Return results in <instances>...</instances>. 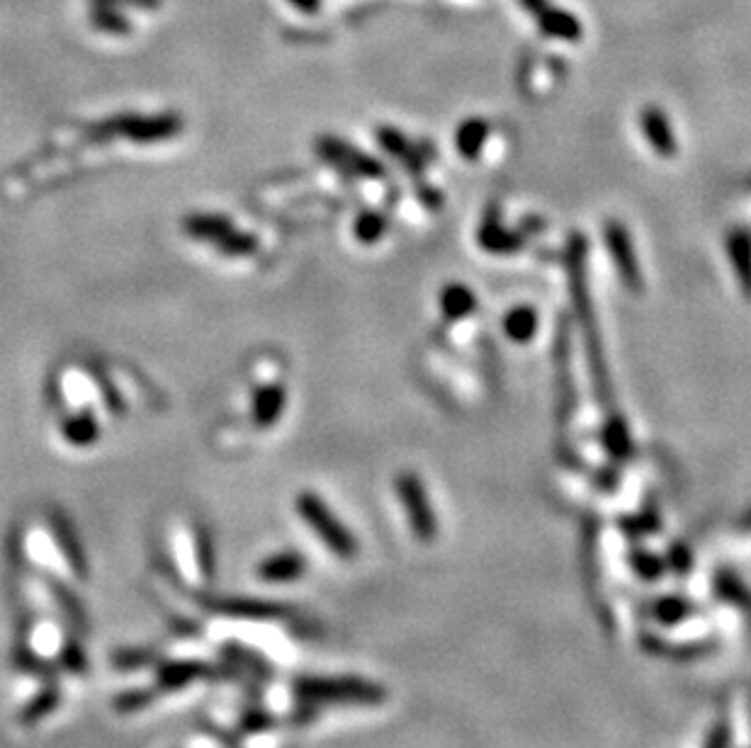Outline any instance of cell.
<instances>
[{
    "instance_id": "cell-1",
    "label": "cell",
    "mask_w": 751,
    "mask_h": 748,
    "mask_svg": "<svg viewBox=\"0 0 751 748\" xmlns=\"http://www.w3.org/2000/svg\"><path fill=\"white\" fill-rule=\"evenodd\" d=\"M569 287H572V302L577 309V319L584 323L586 333V348H589V360L591 370H594L596 387L601 391V396L606 399L611 382H608L606 374V362H603V350H601V338L596 331V319H594V302L589 297V277H586V241L581 234H574L569 241Z\"/></svg>"
},
{
    "instance_id": "cell-2",
    "label": "cell",
    "mask_w": 751,
    "mask_h": 748,
    "mask_svg": "<svg viewBox=\"0 0 751 748\" xmlns=\"http://www.w3.org/2000/svg\"><path fill=\"white\" fill-rule=\"evenodd\" d=\"M295 693L304 705H382L387 690L365 678H299Z\"/></svg>"
},
{
    "instance_id": "cell-3",
    "label": "cell",
    "mask_w": 751,
    "mask_h": 748,
    "mask_svg": "<svg viewBox=\"0 0 751 748\" xmlns=\"http://www.w3.org/2000/svg\"><path fill=\"white\" fill-rule=\"evenodd\" d=\"M185 119L178 112H158V115H115L107 117L95 127L98 136H122L132 144H163L183 134Z\"/></svg>"
},
{
    "instance_id": "cell-4",
    "label": "cell",
    "mask_w": 751,
    "mask_h": 748,
    "mask_svg": "<svg viewBox=\"0 0 751 748\" xmlns=\"http://www.w3.org/2000/svg\"><path fill=\"white\" fill-rule=\"evenodd\" d=\"M295 506L299 518L312 527L314 535L326 544V549H329L331 554H336L338 559H353L355 554H358V540H355V535L336 518V515H333V510L324 498H319L312 491H304L297 496Z\"/></svg>"
},
{
    "instance_id": "cell-5",
    "label": "cell",
    "mask_w": 751,
    "mask_h": 748,
    "mask_svg": "<svg viewBox=\"0 0 751 748\" xmlns=\"http://www.w3.org/2000/svg\"><path fill=\"white\" fill-rule=\"evenodd\" d=\"M394 489H397L399 501H402L406 518H409L411 532H414L416 540L431 542L438 535V520L433 513L431 498H428L426 484L416 474L404 472L397 476L394 481Z\"/></svg>"
},
{
    "instance_id": "cell-6",
    "label": "cell",
    "mask_w": 751,
    "mask_h": 748,
    "mask_svg": "<svg viewBox=\"0 0 751 748\" xmlns=\"http://www.w3.org/2000/svg\"><path fill=\"white\" fill-rule=\"evenodd\" d=\"M314 149L321 161L329 163V166H333L336 170H341V173L353 175V178L375 180V178H382V173H385V166H382L377 158L367 156V153L355 149L353 144L338 139V136H331V134L319 136Z\"/></svg>"
},
{
    "instance_id": "cell-7",
    "label": "cell",
    "mask_w": 751,
    "mask_h": 748,
    "mask_svg": "<svg viewBox=\"0 0 751 748\" xmlns=\"http://www.w3.org/2000/svg\"><path fill=\"white\" fill-rule=\"evenodd\" d=\"M603 236H606L608 255H611L615 270H618L620 282L630 292H642L645 282H642V268L635 255V246H632L630 231L620 221H608L606 229H603Z\"/></svg>"
},
{
    "instance_id": "cell-8",
    "label": "cell",
    "mask_w": 751,
    "mask_h": 748,
    "mask_svg": "<svg viewBox=\"0 0 751 748\" xmlns=\"http://www.w3.org/2000/svg\"><path fill=\"white\" fill-rule=\"evenodd\" d=\"M640 127H642V134H645L647 144L652 146L659 156L671 158L679 153V141H676L674 129H671L669 117H666V112L662 110V107H657V105L645 107L640 115Z\"/></svg>"
},
{
    "instance_id": "cell-9",
    "label": "cell",
    "mask_w": 751,
    "mask_h": 748,
    "mask_svg": "<svg viewBox=\"0 0 751 748\" xmlns=\"http://www.w3.org/2000/svg\"><path fill=\"white\" fill-rule=\"evenodd\" d=\"M49 523H52V535L56 537V542H59L61 554H64L66 561H69L73 574L86 578L88 576L86 552H83L81 540H78V535H76V530H73L71 520L66 518L61 510H52V513H49Z\"/></svg>"
},
{
    "instance_id": "cell-10",
    "label": "cell",
    "mask_w": 751,
    "mask_h": 748,
    "mask_svg": "<svg viewBox=\"0 0 751 748\" xmlns=\"http://www.w3.org/2000/svg\"><path fill=\"white\" fill-rule=\"evenodd\" d=\"M307 571V559L295 549H285V552L270 554L258 564L256 574L265 583H292L304 576Z\"/></svg>"
},
{
    "instance_id": "cell-11",
    "label": "cell",
    "mask_w": 751,
    "mask_h": 748,
    "mask_svg": "<svg viewBox=\"0 0 751 748\" xmlns=\"http://www.w3.org/2000/svg\"><path fill=\"white\" fill-rule=\"evenodd\" d=\"M287 406V391L282 384H261L253 391L251 418L258 428H270L282 418Z\"/></svg>"
},
{
    "instance_id": "cell-12",
    "label": "cell",
    "mask_w": 751,
    "mask_h": 748,
    "mask_svg": "<svg viewBox=\"0 0 751 748\" xmlns=\"http://www.w3.org/2000/svg\"><path fill=\"white\" fill-rule=\"evenodd\" d=\"M231 229H234V221H231L227 214L193 212L183 217L185 236L200 243H212V246H217Z\"/></svg>"
},
{
    "instance_id": "cell-13",
    "label": "cell",
    "mask_w": 751,
    "mask_h": 748,
    "mask_svg": "<svg viewBox=\"0 0 751 748\" xmlns=\"http://www.w3.org/2000/svg\"><path fill=\"white\" fill-rule=\"evenodd\" d=\"M533 17L547 37L562 39V42H577V39H581V34H584L577 17H574L572 13H567V10L552 8L550 0H545V3L535 10Z\"/></svg>"
},
{
    "instance_id": "cell-14",
    "label": "cell",
    "mask_w": 751,
    "mask_h": 748,
    "mask_svg": "<svg viewBox=\"0 0 751 748\" xmlns=\"http://www.w3.org/2000/svg\"><path fill=\"white\" fill-rule=\"evenodd\" d=\"M725 248L734 275H737L739 289L744 292V297L751 299V234L744 229L730 231Z\"/></svg>"
},
{
    "instance_id": "cell-15",
    "label": "cell",
    "mask_w": 751,
    "mask_h": 748,
    "mask_svg": "<svg viewBox=\"0 0 751 748\" xmlns=\"http://www.w3.org/2000/svg\"><path fill=\"white\" fill-rule=\"evenodd\" d=\"M207 608L224 612L231 617H248V620H270V617L285 615V608L278 603H265V600L251 598H219L207 600Z\"/></svg>"
},
{
    "instance_id": "cell-16",
    "label": "cell",
    "mask_w": 751,
    "mask_h": 748,
    "mask_svg": "<svg viewBox=\"0 0 751 748\" xmlns=\"http://www.w3.org/2000/svg\"><path fill=\"white\" fill-rule=\"evenodd\" d=\"M477 241L484 251L499 253V255L516 253L518 248L523 246V236L513 234V231H506L494 214H489V217L484 219V224L479 226Z\"/></svg>"
},
{
    "instance_id": "cell-17",
    "label": "cell",
    "mask_w": 751,
    "mask_h": 748,
    "mask_svg": "<svg viewBox=\"0 0 751 748\" xmlns=\"http://www.w3.org/2000/svg\"><path fill=\"white\" fill-rule=\"evenodd\" d=\"M440 311L445 314V319L450 321H462L477 309V297L467 285L462 282H450L440 289Z\"/></svg>"
},
{
    "instance_id": "cell-18",
    "label": "cell",
    "mask_w": 751,
    "mask_h": 748,
    "mask_svg": "<svg viewBox=\"0 0 751 748\" xmlns=\"http://www.w3.org/2000/svg\"><path fill=\"white\" fill-rule=\"evenodd\" d=\"M207 666L200 661H175V663H163L158 668V688L163 690H180L185 685L195 683L197 678L207 676Z\"/></svg>"
},
{
    "instance_id": "cell-19",
    "label": "cell",
    "mask_w": 751,
    "mask_h": 748,
    "mask_svg": "<svg viewBox=\"0 0 751 748\" xmlns=\"http://www.w3.org/2000/svg\"><path fill=\"white\" fill-rule=\"evenodd\" d=\"M487 139H489V124L484 122V119H479V117L465 119L455 132V149L462 158L474 161V158L482 153Z\"/></svg>"
},
{
    "instance_id": "cell-20",
    "label": "cell",
    "mask_w": 751,
    "mask_h": 748,
    "mask_svg": "<svg viewBox=\"0 0 751 748\" xmlns=\"http://www.w3.org/2000/svg\"><path fill=\"white\" fill-rule=\"evenodd\" d=\"M61 435L73 447H90L100 440V423L90 411L73 413L61 423Z\"/></svg>"
},
{
    "instance_id": "cell-21",
    "label": "cell",
    "mask_w": 751,
    "mask_h": 748,
    "mask_svg": "<svg viewBox=\"0 0 751 748\" xmlns=\"http://www.w3.org/2000/svg\"><path fill=\"white\" fill-rule=\"evenodd\" d=\"M538 311L533 306H513L504 316V331L513 343H530L538 333Z\"/></svg>"
},
{
    "instance_id": "cell-22",
    "label": "cell",
    "mask_w": 751,
    "mask_h": 748,
    "mask_svg": "<svg viewBox=\"0 0 751 748\" xmlns=\"http://www.w3.org/2000/svg\"><path fill=\"white\" fill-rule=\"evenodd\" d=\"M377 141L385 149L389 156L397 158V161L406 163V166H419V156H416L414 146L406 136L394 127H380L377 129Z\"/></svg>"
},
{
    "instance_id": "cell-23",
    "label": "cell",
    "mask_w": 751,
    "mask_h": 748,
    "mask_svg": "<svg viewBox=\"0 0 751 748\" xmlns=\"http://www.w3.org/2000/svg\"><path fill=\"white\" fill-rule=\"evenodd\" d=\"M258 246H261V243H258L256 234H251V231H239L234 226V229H231L214 248H217L224 258H248V255L258 251Z\"/></svg>"
},
{
    "instance_id": "cell-24",
    "label": "cell",
    "mask_w": 751,
    "mask_h": 748,
    "mask_svg": "<svg viewBox=\"0 0 751 748\" xmlns=\"http://www.w3.org/2000/svg\"><path fill=\"white\" fill-rule=\"evenodd\" d=\"M603 442H606L608 452H611L615 459H628L630 457L632 440H630L628 425H625L623 418L613 416L611 421L606 423V428H603Z\"/></svg>"
},
{
    "instance_id": "cell-25",
    "label": "cell",
    "mask_w": 751,
    "mask_h": 748,
    "mask_svg": "<svg viewBox=\"0 0 751 748\" xmlns=\"http://www.w3.org/2000/svg\"><path fill=\"white\" fill-rule=\"evenodd\" d=\"M389 221L385 214L380 212H363L358 219H355L353 234L358 238V243H365V246H372V243L380 241L382 236L387 234Z\"/></svg>"
},
{
    "instance_id": "cell-26",
    "label": "cell",
    "mask_w": 751,
    "mask_h": 748,
    "mask_svg": "<svg viewBox=\"0 0 751 748\" xmlns=\"http://www.w3.org/2000/svg\"><path fill=\"white\" fill-rule=\"evenodd\" d=\"M688 612H691V605H688L686 600L666 598L657 603V608H654V617H657L659 622H664V625H676V622H681Z\"/></svg>"
},
{
    "instance_id": "cell-27",
    "label": "cell",
    "mask_w": 751,
    "mask_h": 748,
    "mask_svg": "<svg viewBox=\"0 0 751 748\" xmlns=\"http://www.w3.org/2000/svg\"><path fill=\"white\" fill-rule=\"evenodd\" d=\"M195 544H197V564H200V571L205 578H214V549H212V535L200 527L195 535Z\"/></svg>"
},
{
    "instance_id": "cell-28",
    "label": "cell",
    "mask_w": 751,
    "mask_h": 748,
    "mask_svg": "<svg viewBox=\"0 0 751 748\" xmlns=\"http://www.w3.org/2000/svg\"><path fill=\"white\" fill-rule=\"evenodd\" d=\"M56 702H59V693H56V690H44L42 695H37L35 700L25 707L22 719H25V722H37V719H42L44 714H49L54 710Z\"/></svg>"
},
{
    "instance_id": "cell-29",
    "label": "cell",
    "mask_w": 751,
    "mask_h": 748,
    "mask_svg": "<svg viewBox=\"0 0 751 748\" xmlns=\"http://www.w3.org/2000/svg\"><path fill=\"white\" fill-rule=\"evenodd\" d=\"M632 566H635L637 574L645 578H657V576H662V571H664L662 561L654 557V554H647V552L632 554Z\"/></svg>"
},
{
    "instance_id": "cell-30",
    "label": "cell",
    "mask_w": 751,
    "mask_h": 748,
    "mask_svg": "<svg viewBox=\"0 0 751 748\" xmlns=\"http://www.w3.org/2000/svg\"><path fill=\"white\" fill-rule=\"evenodd\" d=\"M151 695L149 690H132V693H124L117 697V710L122 712H137L141 707L151 705Z\"/></svg>"
},
{
    "instance_id": "cell-31",
    "label": "cell",
    "mask_w": 751,
    "mask_h": 748,
    "mask_svg": "<svg viewBox=\"0 0 751 748\" xmlns=\"http://www.w3.org/2000/svg\"><path fill=\"white\" fill-rule=\"evenodd\" d=\"M64 663H66V668H71V671H76V673H81L83 668H86V654H83V649L76 642L66 644Z\"/></svg>"
},
{
    "instance_id": "cell-32",
    "label": "cell",
    "mask_w": 751,
    "mask_h": 748,
    "mask_svg": "<svg viewBox=\"0 0 751 748\" xmlns=\"http://www.w3.org/2000/svg\"><path fill=\"white\" fill-rule=\"evenodd\" d=\"M705 748H730V729H727V724L713 727V731L708 734V741H705Z\"/></svg>"
},
{
    "instance_id": "cell-33",
    "label": "cell",
    "mask_w": 751,
    "mask_h": 748,
    "mask_svg": "<svg viewBox=\"0 0 751 748\" xmlns=\"http://www.w3.org/2000/svg\"><path fill=\"white\" fill-rule=\"evenodd\" d=\"M149 661V654H141V651H127V654H117V666L124 668H139Z\"/></svg>"
},
{
    "instance_id": "cell-34",
    "label": "cell",
    "mask_w": 751,
    "mask_h": 748,
    "mask_svg": "<svg viewBox=\"0 0 751 748\" xmlns=\"http://www.w3.org/2000/svg\"><path fill=\"white\" fill-rule=\"evenodd\" d=\"M270 724V717H263V714H248L246 719V727L248 729H263Z\"/></svg>"
},
{
    "instance_id": "cell-35",
    "label": "cell",
    "mask_w": 751,
    "mask_h": 748,
    "mask_svg": "<svg viewBox=\"0 0 751 748\" xmlns=\"http://www.w3.org/2000/svg\"><path fill=\"white\" fill-rule=\"evenodd\" d=\"M292 3H295L299 10H304V13H316V10H319V0H292Z\"/></svg>"
}]
</instances>
